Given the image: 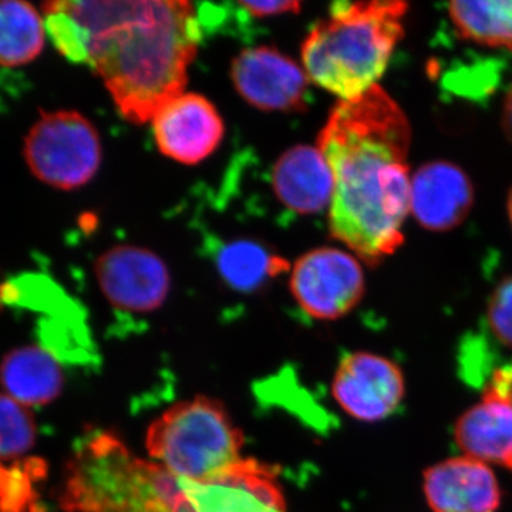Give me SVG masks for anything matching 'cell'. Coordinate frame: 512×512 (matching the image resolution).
Instances as JSON below:
<instances>
[{"label": "cell", "instance_id": "cell-27", "mask_svg": "<svg viewBox=\"0 0 512 512\" xmlns=\"http://www.w3.org/2000/svg\"><path fill=\"white\" fill-rule=\"evenodd\" d=\"M507 208H508V215H510V220H511V224H512V190L510 192V195H508Z\"/></svg>", "mask_w": 512, "mask_h": 512}, {"label": "cell", "instance_id": "cell-16", "mask_svg": "<svg viewBox=\"0 0 512 512\" xmlns=\"http://www.w3.org/2000/svg\"><path fill=\"white\" fill-rule=\"evenodd\" d=\"M454 439L463 456L508 468L512 463L511 404L485 389L480 402L458 417Z\"/></svg>", "mask_w": 512, "mask_h": 512}, {"label": "cell", "instance_id": "cell-12", "mask_svg": "<svg viewBox=\"0 0 512 512\" xmlns=\"http://www.w3.org/2000/svg\"><path fill=\"white\" fill-rule=\"evenodd\" d=\"M151 121L158 150L181 164H198L210 157L225 134L217 107L201 94H180Z\"/></svg>", "mask_w": 512, "mask_h": 512}, {"label": "cell", "instance_id": "cell-13", "mask_svg": "<svg viewBox=\"0 0 512 512\" xmlns=\"http://www.w3.org/2000/svg\"><path fill=\"white\" fill-rule=\"evenodd\" d=\"M423 493L433 512H497L503 501L490 464L467 456L447 458L427 468Z\"/></svg>", "mask_w": 512, "mask_h": 512}, {"label": "cell", "instance_id": "cell-8", "mask_svg": "<svg viewBox=\"0 0 512 512\" xmlns=\"http://www.w3.org/2000/svg\"><path fill=\"white\" fill-rule=\"evenodd\" d=\"M175 512H286L275 468L248 458L204 481L178 480Z\"/></svg>", "mask_w": 512, "mask_h": 512}, {"label": "cell", "instance_id": "cell-6", "mask_svg": "<svg viewBox=\"0 0 512 512\" xmlns=\"http://www.w3.org/2000/svg\"><path fill=\"white\" fill-rule=\"evenodd\" d=\"M23 156L43 184L57 190H77L99 171L100 136L92 121L77 111L45 113L26 134Z\"/></svg>", "mask_w": 512, "mask_h": 512}, {"label": "cell", "instance_id": "cell-22", "mask_svg": "<svg viewBox=\"0 0 512 512\" xmlns=\"http://www.w3.org/2000/svg\"><path fill=\"white\" fill-rule=\"evenodd\" d=\"M36 420L28 407L0 393V460L28 453L35 446Z\"/></svg>", "mask_w": 512, "mask_h": 512}, {"label": "cell", "instance_id": "cell-15", "mask_svg": "<svg viewBox=\"0 0 512 512\" xmlns=\"http://www.w3.org/2000/svg\"><path fill=\"white\" fill-rule=\"evenodd\" d=\"M272 187L284 207L299 215L325 210L333 197V174L319 148L295 146L278 158Z\"/></svg>", "mask_w": 512, "mask_h": 512}, {"label": "cell", "instance_id": "cell-10", "mask_svg": "<svg viewBox=\"0 0 512 512\" xmlns=\"http://www.w3.org/2000/svg\"><path fill=\"white\" fill-rule=\"evenodd\" d=\"M94 272L103 295L119 311H157L170 292V271L150 249L117 245L97 258Z\"/></svg>", "mask_w": 512, "mask_h": 512}, {"label": "cell", "instance_id": "cell-26", "mask_svg": "<svg viewBox=\"0 0 512 512\" xmlns=\"http://www.w3.org/2000/svg\"><path fill=\"white\" fill-rule=\"evenodd\" d=\"M503 130L512 143V86L505 96L503 107Z\"/></svg>", "mask_w": 512, "mask_h": 512}, {"label": "cell", "instance_id": "cell-4", "mask_svg": "<svg viewBox=\"0 0 512 512\" xmlns=\"http://www.w3.org/2000/svg\"><path fill=\"white\" fill-rule=\"evenodd\" d=\"M178 480L156 461L138 458L110 431L87 434L64 468V512H175Z\"/></svg>", "mask_w": 512, "mask_h": 512}, {"label": "cell", "instance_id": "cell-23", "mask_svg": "<svg viewBox=\"0 0 512 512\" xmlns=\"http://www.w3.org/2000/svg\"><path fill=\"white\" fill-rule=\"evenodd\" d=\"M487 320L498 342L512 349V276L504 278L491 293Z\"/></svg>", "mask_w": 512, "mask_h": 512}, {"label": "cell", "instance_id": "cell-5", "mask_svg": "<svg viewBox=\"0 0 512 512\" xmlns=\"http://www.w3.org/2000/svg\"><path fill=\"white\" fill-rule=\"evenodd\" d=\"M146 446L177 480L204 481L242 460L244 436L218 400L195 397L161 414Z\"/></svg>", "mask_w": 512, "mask_h": 512}, {"label": "cell", "instance_id": "cell-20", "mask_svg": "<svg viewBox=\"0 0 512 512\" xmlns=\"http://www.w3.org/2000/svg\"><path fill=\"white\" fill-rule=\"evenodd\" d=\"M448 15L464 39L512 52V0L453 2Z\"/></svg>", "mask_w": 512, "mask_h": 512}, {"label": "cell", "instance_id": "cell-9", "mask_svg": "<svg viewBox=\"0 0 512 512\" xmlns=\"http://www.w3.org/2000/svg\"><path fill=\"white\" fill-rule=\"evenodd\" d=\"M406 382L389 357L356 352L343 357L332 382V394L343 412L367 423L386 420L404 399Z\"/></svg>", "mask_w": 512, "mask_h": 512}, {"label": "cell", "instance_id": "cell-11", "mask_svg": "<svg viewBox=\"0 0 512 512\" xmlns=\"http://www.w3.org/2000/svg\"><path fill=\"white\" fill-rule=\"evenodd\" d=\"M239 96L264 111H302L308 106L309 77L291 57L275 47L242 50L231 64Z\"/></svg>", "mask_w": 512, "mask_h": 512}, {"label": "cell", "instance_id": "cell-17", "mask_svg": "<svg viewBox=\"0 0 512 512\" xmlns=\"http://www.w3.org/2000/svg\"><path fill=\"white\" fill-rule=\"evenodd\" d=\"M0 384L8 396L23 406H43L60 396L64 377L52 352L39 346H23L3 357Z\"/></svg>", "mask_w": 512, "mask_h": 512}, {"label": "cell", "instance_id": "cell-2", "mask_svg": "<svg viewBox=\"0 0 512 512\" xmlns=\"http://www.w3.org/2000/svg\"><path fill=\"white\" fill-rule=\"evenodd\" d=\"M82 29L87 63L124 119L153 120L184 93L202 28L190 2H57Z\"/></svg>", "mask_w": 512, "mask_h": 512}, {"label": "cell", "instance_id": "cell-18", "mask_svg": "<svg viewBox=\"0 0 512 512\" xmlns=\"http://www.w3.org/2000/svg\"><path fill=\"white\" fill-rule=\"evenodd\" d=\"M221 278L237 292L251 293L288 271L285 258L252 239H234L215 249Z\"/></svg>", "mask_w": 512, "mask_h": 512}, {"label": "cell", "instance_id": "cell-1", "mask_svg": "<svg viewBox=\"0 0 512 512\" xmlns=\"http://www.w3.org/2000/svg\"><path fill=\"white\" fill-rule=\"evenodd\" d=\"M410 143L406 114L377 84L336 104L320 131L318 148L333 174L330 232L367 265L402 247Z\"/></svg>", "mask_w": 512, "mask_h": 512}, {"label": "cell", "instance_id": "cell-21", "mask_svg": "<svg viewBox=\"0 0 512 512\" xmlns=\"http://www.w3.org/2000/svg\"><path fill=\"white\" fill-rule=\"evenodd\" d=\"M46 476L45 461L39 458L0 463V512H45L36 485Z\"/></svg>", "mask_w": 512, "mask_h": 512}, {"label": "cell", "instance_id": "cell-19", "mask_svg": "<svg viewBox=\"0 0 512 512\" xmlns=\"http://www.w3.org/2000/svg\"><path fill=\"white\" fill-rule=\"evenodd\" d=\"M45 19L22 0H0V66L32 63L45 49Z\"/></svg>", "mask_w": 512, "mask_h": 512}, {"label": "cell", "instance_id": "cell-25", "mask_svg": "<svg viewBox=\"0 0 512 512\" xmlns=\"http://www.w3.org/2000/svg\"><path fill=\"white\" fill-rule=\"evenodd\" d=\"M485 389L497 393L512 406V365L495 370L490 377V383L487 384ZM508 470L512 471V463L508 466Z\"/></svg>", "mask_w": 512, "mask_h": 512}, {"label": "cell", "instance_id": "cell-24", "mask_svg": "<svg viewBox=\"0 0 512 512\" xmlns=\"http://www.w3.org/2000/svg\"><path fill=\"white\" fill-rule=\"evenodd\" d=\"M241 9L251 18H274L286 13H298L302 5L299 2H238Z\"/></svg>", "mask_w": 512, "mask_h": 512}, {"label": "cell", "instance_id": "cell-14", "mask_svg": "<svg viewBox=\"0 0 512 512\" xmlns=\"http://www.w3.org/2000/svg\"><path fill=\"white\" fill-rule=\"evenodd\" d=\"M474 188L468 175L448 161L424 164L413 175L410 210L421 227L450 231L466 220Z\"/></svg>", "mask_w": 512, "mask_h": 512}, {"label": "cell", "instance_id": "cell-3", "mask_svg": "<svg viewBox=\"0 0 512 512\" xmlns=\"http://www.w3.org/2000/svg\"><path fill=\"white\" fill-rule=\"evenodd\" d=\"M407 8L399 0L333 3L302 45L309 80L342 100L372 89L404 35Z\"/></svg>", "mask_w": 512, "mask_h": 512}, {"label": "cell", "instance_id": "cell-7", "mask_svg": "<svg viewBox=\"0 0 512 512\" xmlns=\"http://www.w3.org/2000/svg\"><path fill=\"white\" fill-rule=\"evenodd\" d=\"M293 298L313 319L348 315L365 295V275L355 256L336 248L313 249L302 255L291 275Z\"/></svg>", "mask_w": 512, "mask_h": 512}]
</instances>
